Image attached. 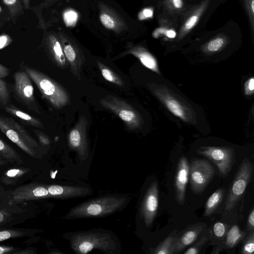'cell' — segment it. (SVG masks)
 Segmentation results:
<instances>
[{"label": "cell", "mask_w": 254, "mask_h": 254, "mask_svg": "<svg viewBox=\"0 0 254 254\" xmlns=\"http://www.w3.org/2000/svg\"><path fill=\"white\" fill-rule=\"evenodd\" d=\"M49 53L55 64L60 68L67 67L68 63L64 56L62 44L54 35L48 36L47 41Z\"/></svg>", "instance_id": "ac0fdd59"}, {"label": "cell", "mask_w": 254, "mask_h": 254, "mask_svg": "<svg viewBox=\"0 0 254 254\" xmlns=\"http://www.w3.org/2000/svg\"><path fill=\"white\" fill-rule=\"evenodd\" d=\"M0 155L7 161L17 165L23 164V160L19 154L0 137Z\"/></svg>", "instance_id": "44dd1931"}, {"label": "cell", "mask_w": 254, "mask_h": 254, "mask_svg": "<svg viewBox=\"0 0 254 254\" xmlns=\"http://www.w3.org/2000/svg\"><path fill=\"white\" fill-rule=\"evenodd\" d=\"M224 194V189L220 188L213 192L207 199L204 212L205 216H208L214 211L222 201Z\"/></svg>", "instance_id": "603a6c76"}, {"label": "cell", "mask_w": 254, "mask_h": 254, "mask_svg": "<svg viewBox=\"0 0 254 254\" xmlns=\"http://www.w3.org/2000/svg\"><path fill=\"white\" fill-rule=\"evenodd\" d=\"M63 18L67 26H73L77 22L78 14L74 10H68L64 13Z\"/></svg>", "instance_id": "4dcf8cb0"}, {"label": "cell", "mask_w": 254, "mask_h": 254, "mask_svg": "<svg viewBox=\"0 0 254 254\" xmlns=\"http://www.w3.org/2000/svg\"><path fill=\"white\" fill-rule=\"evenodd\" d=\"M189 173V164L188 160L185 156H182L178 162L174 180L176 199L180 205L184 204L185 202Z\"/></svg>", "instance_id": "4fadbf2b"}, {"label": "cell", "mask_w": 254, "mask_h": 254, "mask_svg": "<svg viewBox=\"0 0 254 254\" xmlns=\"http://www.w3.org/2000/svg\"><path fill=\"white\" fill-rule=\"evenodd\" d=\"M13 254H34V252H33L32 250H21V251H14L12 253Z\"/></svg>", "instance_id": "ee69618b"}, {"label": "cell", "mask_w": 254, "mask_h": 254, "mask_svg": "<svg viewBox=\"0 0 254 254\" xmlns=\"http://www.w3.org/2000/svg\"><path fill=\"white\" fill-rule=\"evenodd\" d=\"M64 238L69 242L71 249L77 254H86L97 250L107 254H118L121 245L112 231L101 228L67 232Z\"/></svg>", "instance_id": "6da1fadb"}, {"label": "cell", "mask_w": 254, "mask_h": 254, "mask_svg": "<svg viewBox=\"0 0 254 254\" xmlns=\"http://www.w3.org/2000/svg\"><path fill=\"white\" fill-rule=\"evenodd\" d=\"M136 57L143 65L157 73H160L158 64L155 58L146 50L140 47H133L127 53Z\"/></svg>", "instance_id": "d6986e66"}, {"label": "cell", "mask_w": 254, "mask_h": 254, "mask_svg": "<svg viewBox=\"0 0 254 254\" xmlns=\"http://www.w3.org/2000/svg\"><path fill=\"white\" fill-rule=\"evenodd\" d=\"M24 233L16 230H2L0 231V242L12 238H15L22 236Z\"/></svg>", "instance_id": "d6a6232c"}, {"label": "cell", "mask_w": 254, "mask_h": 254, "mask_svg": "<svg viewBox=\"0 0 254 254\" xmlns=\"http://www.w3.org/2000/svg\"><path fill=\"white\" fill-rule=\"evenodd\" d=\"M237 225L233 226L227 233L225 245L228 248H232L238 244L244 236Z\"/></svg>", "instance_id": "484cf974"}, {"label": "cell", "mask_w": 254, "mask_h": 254, "mask_svg": "<svg viewBox=\"0 0 254 254\" xmlns=\"http://www.w3.org/2000/svg\"><path fill=\"white\" fill-rule=\"evenodd\" d=\"M14 251L15 250L12 247L0 246V254H12Z\"/></svg>", "instance_id": "60d3db41"}, {"label": "cell", "mask_w": 254, "mask_h": 254, "mask_svg": "<svg viewBox=\"0 0 254 254\" xmlns=\"http://www.w3.org/2000/svg\"><path fill=\"white\" fill-rule=\"evenodd\" d=\"M47 188L51 197L59 199L83 197L92 192L89 187L81 186L50 185Z\"/></svg>", "instance_id": "5bb4252c"}, {"label": "cell", "mask_w": 254, "mask_h": 254, "mask_svg": "<svg viewBox=\"0 0 254 254\" xmlns=\"http://www.w3.org/2000/svg\"><path fill=\"white\" fill-rule=\"evenodd\" d=\"M253 173V165L248 158L241 162L232 182L225 203V210H231L242 196Z\"/></svg>", "instance_id": "8992f818"}, {"label": "cell", "mask_w": 254, "mask_h": 254, "mask_svg": "<svg viewBox=\"0 0 254 254\" xmlns=\"http://www.w3.org/2000/svg\"><path fill=\"white\" fill-rule=\"evenodd\" d=\"M100 105L118 116L129 129L139 128L142 124L139 113L130 104L116 96L108 95L99 100Z\"/></svg>", "instance_id": "5b68a950"}, {"label": "cell", "mask_w": 254, "mask_h": 254, "mask_svg": "<svg viewBox=\"0 0 254 254\" xmlns=\"http://www.w3.org/2000/svg\"><path fill=\"white\" fill-rule=\"evenodd\" d=\"M25 71L36 84L42 96L54 108L60 109L70 102V95L66 89L56 81L39 70L28 66Z\"/></svg>", "instance_id": "3957f363"}, {"label": "cell", "mask_w": 254, "mask_h": 254, "mask_svg": "<svg viewBox=\"0 0 254 254\" xmlns=\"http://www.w3.org/2000/svg\"><path fill=\"white\" fill-rule=\"evenodd\" d=\"M37 136L40 142L43 145H49L51 143V140L49 137L44 133L43 132L39 130H35Z\"/></svg>", "instance_id": "8d00e7d4"}, {"label": "cell", "mask_w": 254, "mask_h": 254, "mask_svg": "<svg viewBox=\"0 0 254 254\" xmlns=\"http://www.w3.org/2000/svg\"><path fill=\"white\" fill-rule=\"evenodd\" d=\"M3 108L6 112L18 118L27 125L40 128H43L44 127L40 120L22 111L13 105L8 103L3 106Z\"/></svg>", "instance_id": "ffe728a7"}, {"label": "cell", "mask_w": 254, "mask_h": 254, "mask_svg": "<svg viewBox=\"0 0 254 254\" xmlns=\"http://www.w3.org/2000/svg\"><path fill=\"white\" fill-rule=\"evenodd\" d=\"M1 25V23H0V25Z\"/></svg>", "instance_id": "db71d44e"}, {"label": "cell", "mask_w": 254, "mask_h": 254, "mask_svg": "<svg viewBox=\"0 0 254 254\" xmlns=\"http://www.w3.org/2000/svg\"><path fill=\"white\" fill-rule=\"evenodd\" d=\"M251 8L253 12H254V0H252V3H251Z\"/></svg>", "instance_id": "681fc988"}, {"label": "cell", "mask_w": 254, "mask_h": 254, "mask_svg": "<svg viewBox=\"0 0 254 254\" xmlns=\"http://www.w3.org/2000/svg\"><path fill=\"white\" fill-rule=\"evenodd\" d=\"M4 190V189L1 186H0V193L3 192Z\"/></svg>", "instance_id": "816d5d0a"}, {"label": "cell", "mask_w": 254, "mask_h": 254, "mask_svg": "<svg viewBox=\"0 0 254 254\" xmlns=\"http://www.w3.org/2000/svg\"><path fill=\"white\" fill-rule=\"evenodd\" d=\"M204 227L203 223H197L187 227L176 237L174 244V254H178L192 244Z\"/></svg>", "instance_id": "2e32d148"}, {"label": "cell", "mask_w": 254, "mask_h": 254, "mask_svg": "<svg viewBox=\"0 0 254 254\" xmlns=\"http://www.w3.org/2000/svg\"><path fill=\"white\" fill-rule=\"evenodd\" d=\"M3 10L2 7L0 5V14L3 13Z\"/></svg>", "instance_id": "f5cc1de1"}, {"label": "cell", "mask_w": 254, "mask_h": 254, "mask_svg": "<svg viewBox=\"0 0 254 254\" xmlns=\"http://www.w3.org/2000/svg\"><path fill=\"white\" fill-rule=\"evenodd\" d=\"M31 0H21L23 7L25 9H28L30 8Z\"/></svg>", "instance_id": "bcb514c9"}, {"label": "cell", "mask_w": 254, "mask_h": 254, "mask_svg": "<svg viewBox=\"0 0 254 254\" xmlns=\"http://www.w3.org/2000/svg\"><path fill=\"white\" fill-rule=\"evenodd\" d=\"M62 45L71 73L80 80L81 69L84 62L82 54L75 46L67 40H63Z\"/></svg>", "instance_id": "9a60e30c"}, {"label": "cell", "mask_w": 254, "mask_h": 254, "mask_svg": "<svg viewBox=\"0 0 254 254\" xmlns=\"http://www.w3.org/2000/svg\"><path fill=\"white\" fill-rule=\"evenodd\" d=\"M143 15L145 17H149L152 16L153 12L149 9H145L143 11Z\"/></svg>", "instance_id": "7dc6e473"}, {"label": "cell", "mask_w": 254, "mask_h": 254, "mask_svg": "<svg viewBox=\"0 0 254 254\" xmlns=\"http://www.w3.org/2000/svg\"><path fill=\"white\" fill-rule=\"evenodd\" d=\"M248 229L251 231L254 230V209L253 207L248 219L247 223Z\"/></svg>", "instance_id": "f35d334b"}, {"label": "cell", "mask_w": 254, "mask_h": 254, "mask_svg": "<svg viewBox=\"0 0 254 254\" xmlns=\"http://www.w3.org/2000/svg\"><path fill=\"white\" fill-rule=\"evenodd\" d=\"M10 73V70L0 64V78H4L8 76Z\"/></svg>", "instance_id": "b9f144b4"}, {"label": "cell", "mask_w": 254, "mask_h": 254, "mask_svg": "<svg viewBox=\"0 0 254 254\" xmlns=\"http://www.w3.org/2000/svg\"><path fill=\"white\" fill-rule=\"evenodd\" d=\"M254 251V231H251L249 235L245 240L242 248L241 253L243 254H253Z\"/></svg>", "instance_id": "f1b7e54d"}, {"label": "cell", "mask_w": 254, "mask_h": 254, "mask_svg": "<svg viewBox=\"0 0 254 254\" xmlns=\"http://www.w3.org/2000/svg\"><path fill=\"white\" fill-rule=\"evenodd\" d=\"M212 234L211 230L208 229L207 232L191 247L188 249L184 253V254H198L202 247L209 240Z\"/></svg>", "instance_id": "83f0119b"}, {"label": "cell", "mask_w": 254, "mask_h": 254, "mask_svg": "<svg viewBox=\"0 0 254 254\" xmlns=\"http://www.w3.org/2000/svg\"><path fill=\"white\" fill-rule=\"evenodd\" d=\"M29 169L19 167L7 170L1 177V181L5 185H14L24 175L29 171Z\"/></svg>", "instance_id": "7402d4cb"}, {"label": "cell", "mask_w": 254, "mask_h": 254, "mask_svg": "<svg viewBox=\"0 0 254 254\" xmlns=\"http://www.w3.org/2000/svg\"><path fill=\"white\" fill-rule=\"evenodd\" d=\"M87 127L86 117L81 115L67 135L69 147L76 152L81 161L86 160L89 155Z\"/></svg>", "instance_id": "9c48e42d"}, {"label": "cell", "mask_w": 254, "mask_h": 254, "mask_svg": "<svg viewBox=\"0 0 254 254\" xmlns=\"http://www.w3.org/2000/svg\"><path fill=\"white\" fill-rule=\"evenodd\" d=\"M8 9L12 21L15 23L17 18L24 13L21 0H1Z\"/></svg>", "instance_id": "d4e9b609"}, {"label": "cell", "mask_w": 254, "mask_h": 254, "mask_svg": "<svg viewBox=\"0 0 254 254\" xmlns=\"http://www.w3.org/2000/svg\"><path fill=\"white\" fill-rule=\"evenodd\" d=\"M176 235H170L153 250L155 254H174V244Z\"/></svg>", "instance_id": "4316f807"}, {"label": "cell", "mask_w": 254, "mask_h": 254, "mask_svg": "<svg viewBox=\"0 0 254 254\" xmlns=\"http://www.w3.org/2000/svg\"><path fill=\"white\" fill-rule=\"evenodd\" d=\"M5 162L2 161V160L0 159V165H3L5 164Z\"/></svg>", "instance_id": "f907efd6"}, {"label": "cell", "mask_w": 254, "mask_h": 254, "mask_svg": "<svg viewBox=\"0 0 254 254\" xmlns=\"http://www.w3.org/2000/svg\"><path fill=\"white\" fill-rule=\"evenodd\" d=\"M8 218V214L4 212V210H0V224L4 222Z\"/></svg>", "instance_id": "7bdbcfd3"}, {"label": "cell", "mask_w": 254, "mask_h": 254, "mask_svg": "<svg viewBox=\"0 0 254 254\" xmlns=\"http://www.w3.org/2000/svg\"><path fill=\"white\" fill-rule=\"evenodd\" d=\"M224 44L223 39L218 38L211 41L207 45V49L210 52H216L219 50Z\"/></svg>", "instance_id": "e575fe53"}, {"label": "cell", "mask_w": 254, "mask_h": 254, "mask_svg": "<svg viewBox=\"0 0 254 254\" xmlns=\"http://www.w3.org/2000/svg\"><path fill=\"white\" fill-rule=\"evenodd\" d=\"M197 19L196 16H192L190 17L186 22L185 27L187 29H189L191 28L195 24Z\"/></svg>", "instance_id": "ab89813d"}, {"label": "cell", "mask_w": 254, "mask_h": 254, "mask_svg": "<svg viewBox=\"0 0 254 254\" xmlns=\"http://www.w3.org/2000/svg\"><path fill=\"white\" fill-rule=\"evenodd\" d=\"M214 175V169L209 162L194 158L189 165V177L190 188L195 194L202 192Z\"/></svg>", "instance_id": "52a82bcc"}, {"label": "cell", "mask_w": 254, "mask_h": 254, "mask_svg": "<svg viewBox=\"0 0 254 254\" xmlns=\"http://www.w3.org/2000/svg\"><path fill=\"white\" fill-rule=\"evenodd\" d=\"M51 197L47 186L31 183L17 188L11 193L10 203Z\"/></svg>", "instance_id": "7c38bea8"}, {"label": "cell", "mask_w": 254, "mask_h": 254, "mask_svg": "<svg viewBox=\"0 0 254 254\" xmlns=\"http://www.w3.org/2000/svg\"><path fill=\"white\" fill-rule=\"evenodd\" d=\"M158 202V186L157 181L154 180L145 192L140 206V215L146 227L150 226L154 221Z\"/></svg>", "instance_id": "8fae6325"}, {"label": "cell", "mask_w": 254, "mask_h": 254, "mask_svg": "<svg viewBox=\"0 0 254 254\" xmlns=\"http://www.w3.org/2000/svg\"><path fill=\"white\" fill-rule=\"evenodd\" d=\"M14 91L19 101L30 110L40 114L29 75L26 71H18L14 74Z\"/></svg>", "instance_id": "30bf717a"}, {"label": "cell", "mask_w": 254, "mask_h": 254, "mask_svg": "<svg viewBox=\"0 0 254 254\" xmlns=\"http://www.w3.org/2000/svg\"><path fill=\"white\" fill-rule=\"evenodd\" d=\"M254 90V79L253 77L249 79L245 85L246 94L250 95L253 93Z\"/></svg>", "instance_id": "74e56055"}, {"label": "cell", "mask_w": 254, "mask_h": 254, "mask_svg": "<svg viewBox=\"0 0 254 254\" xmlns=\"http://www.w3.org/2000/svg\"><path fill=\"white\" fill-rule=\"evenodd\" d=\"M10 96L5 82L0 78V103L3 106L9 103Z\"/></svg>", "instance_id": "f546056e"}, {"label": "cell", "mask_w": 254, "mask_h": 254, "mask_svg": "<svg viewBox=\"0 0 254 254\" xmlns=\"http://www.w3.org/2000/svg\"><path fill=\"white\" fill-rule=\"evenodd\" d=\"M97 64L99 70L105 79L119 86H124V81L118 74L102 63L97 61Z\"/></svg>", "instance_id": "cb8c5ba5"}, {"label": "cell", "mask_w": 254, "mask_h": 254, "mask_svg": "<svg viewBox=\"0 0 254 254\" xmlns=\"http://www.w3.org/2000/svg\"><path fill=\"white\" fill-rule=\"evenodd\" d=\"M167 35L169 38H174L176 36V33L172 30H169L167 32Z\"/></svg>", "instance_id": "c3c4849f"}, {"label": "cell", "mask_w": 254, "mask_h": 254, "mask_svg": "<svg viewBox=\"0 0 254 254\" xmlns=\"http://www.w3.org/2000/svg\"><path fill=\"white\" fill-rule=\"evenodd\" d=\"M150 88L172 113L185 121H188V115L186 113L185 108L167 91L153 86L150 87Z\"/></svg>", "instance_id": "e0dca14e"}, {"label": "cell", "mask_w": 254, "mask_h": 254, "mask_svg": "<svg viewBox=\"0 0 254 254\" xmlns=\"http://www.w3.org/2000/svg\"><path fill=\"white\" fill-rule=\"evenodd\" d=\"M13 40L11 37L5 33L0 35V50L4 49L10 45Z\"/></svg>", "instance_id": "d590c367"}, {"label": "cell", "mask_w": 254, "mask_h": 254, "mask_svg": "<svg viewBox=\"0 0 254 254\" xmlns=\"http://www.w3.org/2000/svg\"><path fill=\"white\" fill-rule=\"evenodd\" d=\"M100 19L102 24L107 28L113 29L115 27V21L110 14L102 13L100 14Z\"/></svg>", "instance_id": "1f68e13d"}, {"label": "cell", "mask_w": 254, "mask_h": 254, "mask_svg": "<svg viewBox=\"0 0 254 254\" xmlns=\"http://www.w3.org/2000/svg\"><path fill=\"white\" fill-rule=\"evenodd\" d=\"M0 130L23 151L36 157L35 149L39 146L38 143L13 118L0 115Z\"/></svg>", "instance_id": "277c9868"}, {"label": "cell", "mask_w": 254, "mask_h": 254, "mask_svg": "<svg viewBox=\"0 0 254 254\" xmlns=\"http://www.w3.org/2000/svg\"><path fill=\"white\" fill-rule=\"evenodd\" d=\"M197 152L215 164L222 176H225L229 173L234 162V152L230 147H201Z\"/></svg>", "instance_id": "ba28073f"}, {"label": "cell", "mask_w": 254, "mask_h": 254, "mask_svg": "<svg viewBox=\"0 0 254 254\" xmlns=\"http://www.w3.org/2000/svg\"><path fill=\"white\" fill-rule=\"evenodd\" d=\"M126 194H109L83 202L72 207L64 218L75 219L84 218L101 217L122 211L130 201Z\"/></svg>", "instance_id": "7a4b0ae2"}, {"label": "cell", "mask_w": 254, "mask_h": 254, "mask_svg": "<svg viewBox=\"0 0 254 254\" xmlns=\"http://www.w3.org/2000/svg\"><path fill=\"white\" fill-rule=\"evenodd\" d=\"M173 1L176 8H180L182 7L183 3L182 0H173Z\"/></svg>", "instance_id": "f6af8a7d"}, {"label": "cell", "mask_w": 254, "mask_h": 254, "mask_svg": "<svg viewBox=\"0 0 254 254\" xmlns=\"http://www.w3.org/2000/svg\"><path fill=\"white\" fill-rule=\"evenodd\" d=\"M213 230L214 235L216 237H223L227 231L226 226L223 223L218 222L214 224Z\"/></svg>", "instance_id": "836d02e7"}]
</instances>
